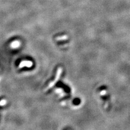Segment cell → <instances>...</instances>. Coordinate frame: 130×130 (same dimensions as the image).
I'll list each match as a JSON object with an SVG mask.
<instances>
[{
    "label": "cell",
    "mask_w": 130,
    "mask_h": 130,
    "mask_svg": "<svg viewBox=\"0 0 130 130\" xmlns=\"http://www.w3.org/2000/svg\"><path fill=\"white\" fill-rule=\"evenodd\" d=\"M32 65V62L29 61H23L21 62L20 64V67H30Z\"/></svg>",
    "instance_id": "2"
},
{
    "label": "cell",
    "mask_w": 130,
    "mask_h": 130,
    "mask_svg": "<svg viewBox=\"0 0 130 130\" xmlns=\"http://www.w3.org/2000/svg\"><path fill=\"white\" fill-rule=\"evenodd\" d=\"M61 73H62V69L60 68H58V71H57V73H56L55 80H54L53 82H52L51 83L49 84V85L47 87V90H49V89L52 88V87H53L54 85V84H56V82L58 81V79H59V78L61 76Z\"/></svg>",
    "instance_id": "1"
},
{
    "label": "cell",
    "mask_w": 130,
    "mask_h": 130,
    "mask_svg": "<svg viewBox=\"0 0 130 130\" xmlns=\"http://www.w3.org/2000/svg\"><path fill=\"white\" fill-rule=\"evenodd\" d=\"M20 45V43L17 41H15L14 42H12V44H11V46L13 48H18Z\"/></svg>",
    "instance_id": "3"
}]
</instances>
